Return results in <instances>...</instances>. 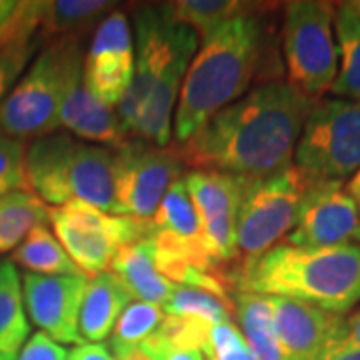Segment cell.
Returning a JSON list of instances; mask_svg holds the SVG:
<instances>
[{"label":"cell","instance_id":"3957f363","mask_svg":"<svg viewBox=\"0 0 360 360\" xmlns=\"http://www.w3.org/2000/svg\"><path fill=\"white\" fill-rule=\"evenodd\" d=\"M266 6L236 16L198 40L172 118L174 144H184L212 116L243 98L266 60Z\"/></svg>","mask_w":360,"mask_h":360},{"label":"cell","instance_id":"e0dca14e","mask_svg":"<svg viewBox=\"0 0 360 360\" xmlns=\"http://www.w3.org/2000/svg\"><path fill=\"white\" fill-rule=\"evenodd\" d=\"M58 127L75 139L106 148H118L127 139L115 108L101 103L80 77L75 89L66 96Z\"/></svg>","mask_w":360,"mask_h":360},{"label":"cell","instance_id":"f35d334b","mask_svg":"<svg viewBox=\"0 0 360 360\" xmlns=\"http://www.w3.org/2000/svg\"><path fill=\"white\" fill-rule=\"evenodd\" d=\"M116 360H153L141 347L134 348H122V350H115L112 352Z\"/></svg>","mask_w":360,"mask_h":360},{"label":"cell","instance_id":"ba28073f","mask_svg":"<svg viewBox=\"0 0 360 360\" xmlns=\"http://www.w3.org/2000/svg\"><path fill=\"white\" fill-rule=\"evenodd\" d=\"M310 184L345 182L360 170V103L316 101L296 142L295 160Z\"/></svg>","mask_w":360,"mask_h":360},{"label":"cell","instance_id":"6da1fadb","mask_svg":"<svg viewBox=\"0 0 360 360\" xmlns=\"http://www.w3.org/2000/svg\"><path fill=\"white\" fill-rule=\"evenodd\" d=\"M316 101L286 80L260 82L212 116L184 144H174L182 167L264 179L292 167L296 142Z\"/></svg>","mask_w":360,"mask_h":360},{"label":"cell","instance_id":"5b68a950","mask_svg":"<svg viewBox=\"0 0 360 360\" xmlns=\"http://www.w3.org/2000/svg\"><path fill=\"white\" fill-rule=\"evenodd\" d=\"M112 165L115 148L89 144L56 130L26 146V186L51 208L84 202L118 214Z\"/></svg>","mask_w":360,"mask_h":360},{"label":"cell","instance_id":"30bf717a","mask_svg":"<svg viewBox=\"0 0 360 360\" xmlns=\"http://www.w3.org/2000/svg\"><path fill=\"white\" fill-rule=\"evenodd\" d=\"M49 224L80 274L89 278L106 272L120 248L146 238L150 231V220L110 214L84 202L49 206Z\"/></svg>","mask_w":360,"mask_h":360},{"label":"cell","instance_id":"7402d4cb","mask_svg":"<svg viewBox=\"0 0 360 360\" xmlns=\"http://www.w3.org/2000/svg\"><path fill=\"white\" fill-rule=\"evenodd\" d=\"M232 314L238 330L257 360H284L274 330V316L269 296L236 290L232 296Z\"/></svg>","mask_w":360,"mask_h":360},{"label":"cell","instance_id":"ab89813d","mask_svg":"<svg viewBox=\"0 0 360 360\" xmlns=\"http://www.w3.org/2000/svg\"><path fill=\"white\" fill-rule=\"evenodd\" d=\"M345 186H347L348 194L352 196L354 205H356V208H359V217H360V170L356 172V174H352V176L348 179V182L345 184Z\"/></svg>","mask_w":360,"mask_h":360},{"label":"cell","instance_id":"4316f807","mask_svg":"<svg viewBox=\"0 0 360 360\" xmlns=\"http://www.w3.org/2000/svg\"><path fill=\"white\" fill-rule=\"evenodd\" d=\"M160 309L165 314L196 319V321L206 322L208 326L232 321V309L224 300H220L219 296L210 295L206 290L188 288V286H176Z\"/></svg>","mask_w":360,"mask_h":360},{"label":"cell","instance_id":"74e56055","mask_svg":"<svg viewBox=\"0 0 360 360\" xmlns=\"http://www.w3.org/2000/svg\"><path fill=\"white\" fill-rule=\"evenodd\" d=\"M322 360H360V347H352V345H347V342L335 340L328 347Z\"/></svg>","mask_w":360,"mask_h":360},{"label":"cell","instance_id":"1f68e13d","mask_svg":"<svg viewBox=\"0 0 360 360\" xmlns=\"http://www.w3.org/2000/svg\"><path fill=\"white\" fill-rule=\"evenodd\" d=\"M25 155V142L16 141L0 130V196L28 188L26 186Z\"/></svg>","mask_w":360,"mask_h":360},{"label":"cell","instance_id":"ac0fdd59","mask_svg":"<svg viewBox=\"0 0 360 360\" xmlns=\"http://www.w3.org/2000/svg\"><path fill=\"white\" fill-rule=\"evenodd\" d=\"M134 298L110 270L90 276L78 319L82 342H103L112 335L116 321Z\"/></svg>","mask_w":360,"mask_h":360},{"label":"cell","instance_id":"60d3db41","mask_svg":"<svg viewBox=\"0 0 360 360\" xmlns=\"http://www.w3.org/2000/svg\"><path fill=\"white\" fill-rule=\"evenodd\" d=\"M352 240H354V243H359V245H360V226H359V231L354 232V238H352Z\"/></svg>","mask_w":360,"mask_h":360},{"label":"cell","instance_id":"9c48e42d","mask_svg":"<svg viewBox=\"0 0 360 360\" xmlns=\"http://www.w3.org/2000/svg\"><path fill=\"white\" fill-rule=\"evenodd\" d=\"M309 184L295 165L264 179H248L236 224L240 270L281 245L295 229Z\"/></svg>","mask_w":360,"mask_h":360},{"label":"cell","instance_id":"83f0119b","mask_svg":"<svg viewBox=\"0 0 360 360\" xmlns=\"http://www.w3.org/2000/svg\"><path fill=\"white\" fill-rule=\"evenodd\" d=\"M162 319L165 312L158 304L132 300L116 321L115 330L110 335V352L141 347L148 336L158 330Z\"/></svg>","mask_w":360,"mask_h":360},{"label":"cell","instance_id":"d6a6232c","mask_svg":"<svg viewBox=\"0 0 360 360\" xmlns=\"http://www.w3.org/2000/svg\"><path fill=\"white\" fill-rule=\"evenodd\" d=\"M206 360H257L234 322H222L210 328Z\"/></svg>","mask_w":360,"mask_h":360},{"label":"cell","instance_id":"8992f818","mask_svg":"<svg viewBox=\"0 0 360 360\" xmlns=\"http://www.w3.org/2000/svg\"><path fill=\"white\" fill-rule=\"evenodd\" d=\"M84 40L46 42L0 106V130L16 141L56 132L66 96L82 77Z\"/></svg>","mask_w":360,"mask_h":360},{"label":"cell","instance_id":"7a4b0ae2","mask_svg":"<svg viewBox=\"0 0 360 360\" xmlns=\"http://www.w3.org/2000/svg\"><path fill=\"white\" fill-rule=\"evenodd\" d=\"M196 49L198 37L174 22L168 4L134 11V77L116 106L127 139L170 146L180 89Z\"/></svg>","mask_w":360,"mask_h":360},{"label":"cell","instance_id":"7c38bea8","mask_svg":"<svg viewBox=\"0 0 360 360\" xmlns=\"http://www.w3.org/2000/svg\"><path fill=\"white\" fill-rule=\"evenodd\" d=\"M184 182L206 250L220 269L231 274L236 286L240 274L236 224L248 179L217 170H191L184 174Z\"/></svg>","mask_w":360,"mask_h":360},{"label":"cell","instance_id":"603a6c76","mask_svg":"<svg viewBox=\"0 0 360 360\" xmlns=\"http://www.w3.org/2000/svg\"><path fill=\"white\" fill-rule=\"evenodd\" d=\"M30 335L22 274L11 258L0 257V354L14 360Z\"/></svg>","mask_w":360,"mask_h":360},{"label":"cell","instance_id":"d4e9b609","mask_svg":"<svg viewBox=\"0 0 360 360\" xmlns=\"http://www.w3.org/2000/svg\"><path fill=\"white\" fill-rule=\"evenodd\" d=\"M39 224H49V206L28 188L0 196V257L13 252Z\"/></svg>","mask_w":360,"mask_h":360},{"label":"cell","instance_id":"cb8c5ba5","mask_svg":"<svg viewBox=\"0 0 360 360\" xmlns=\"http://www.w3.org/2000/svg\"><path fill=\"white\" fill-rule=\"evenodd\" d=\"M11 260L26 272L42 276L80 274L49 224H39L28 232L25 240L11 252Z\"/></svg>","mask_w":360,"mask_h":360},{"label":"cell","instance_id":"7bdbcfd3","mask_svg":"<svg viewBox=\"0 0 360 360\" xmlns=\"http://www.w3.org/2000/svg\"><path fill=\"white\" fill-rule=\"evenodd\" d=\"M0 360H11V359H6V356H2V354H0Z\"/></svg>","mask_w":360,"mask_h":360},{"label":"cell","instance_id":"5bb4252c","mask_svg":"<svg viewBox=\"0 0 360 360\" xmlns=\"http://www.w3.org/2000/svg\"><path fill=\"white\" fill-rule=\"evenodd\" d=\"M359 226V208L345 182H316L309 184L295 229L283 243L296 248H328L352 243Z\"/></svg>","mask_w":360,"mask_h":360},{"label":"cell","instance_id":"44dd1931","mask_svg":"<svg viewBox=\"0 0 360 360\" xmlns=\"http://www.w3.org/2000/svg\"><path fill=\"white\" fill-rule=\"evenodd\" d=\"M338 72L330 86L333 98L360 103V14L354 2L335 4Z\"/></svg>","mask_w":360,"mask_h":360},{"label":"cell","instance_id":"f546056e","mask_svg":"<svg viewBox=\"0 0 360 360\" xmlns=\"http://www.w3.org/2000/svg\"><path fill=\"white\" fill-rule=\"evenodd\" d=\"M42 46L44 44L39 39V34H34V37L14 40L13 44L0 51V106L8 98L16 82L25 75V70Z\"/></svg>","mask_w":360,"mask_h":360},{"label":"cell","instance_id":"484cf974","mask_svg":"<svg viewBox=\"0 0 360 360\" xmlns=\"http://www.w3.org/2000/svg\"><path fill=\"white\" fill-rule=\"evenodd\" d=\"M260 4L238 2V0H179L168 2L174 22L191 28L198 40L206 39L219 26L236 16L257 11Z\"/></svg>","mask_w":360,"mask_h":360},{"label":"cell","instance_id":"f1b7e54d","mask_svg":"<svg viewBox=\"0 0 360 360\" xmlns=\"http://www.w3.org/2000/svg\"><path fill=\"white\" fill-rule=\"evenodd\" d=\"M42 0H0V51L39 32Z\"/></svg>","mask_w":360,"mask_h":360},{"label":"cell","instance_id":"2e32d148","mask_svg":"<svg viewBox=\"0 0 360 360\" xmlns=\"http://www.w3.org/2000/svg\"><path fill=\"white\" fill-rule=\"evenodd\" d=\"M284 360H322L336 340L340 316L292 298L269 296Z\"/></svg>","mask_w":360,"mask_h":360},{"label":"cell","instance_id":"e575fe53","mask_svg":"<svg viewBox=\"0 0 360 360\" xmlns=\"http://www.w3.org/2000/svg\"><path fill=\"white\" fill-rule=\"evenodd\" d=\"M141 348L153 360H206L205 352H200V350L168 347L158 333L148 336L141 345Z\"/></svg>","mask_w":360,"mask_h":360},{"label":"cell","instance_id":"ffe728a7","mask_svg":"<svg viewBox=\"0 0 360 360\" xmlns=\"http://www.w3.org/2000/svg\"><path fill=\"white\" fill-rule=\"evenodd\" d=\"M116 8L106 0H42L39 39L42 44L60 39H86Z\"/></svg>","mask_w":360,"mask_h":360},{"label":"cell","instance_id":"9a60e30c","mask_svg":"<svg viewBox=\"0 0 360 360\" xmlns=\"http://www.w3.org/2000/svg\"><path fill=\"white\" fill-rule=\"evenodd\" d=\"M86 284L89 276L84 274L42 276L25 272L22 292L30 322L58 345H80L78 319Z\"/></svg>","mask_w":360,"mask_h":360},{"label":"cell","instance_id":"836d02e7","mask_svg":"<svg viewBox=\"0 0 360 360\" xmlns=\"http://www.w3.org/2000/svg\"><path fill=\"white\" fill-rule=\"evenodd\" d=\"M14 360H68V350L39 330L28 336Z\"/></svg>","mask_w":360,"mask_h":360},{"label":"cell","instance_id":"d590c367","mask_svg":"<svg viewBox=\"0 0 360 360\" xmlns=\"http://www.w3.org/2000/svg\"><path fill=\"white\" fill-rule=\"evenodd\" d=\"M336 340L352 345V347H360V307L352 310L350 314L340 316Z\"/></svg>","mask_w":360,"mask_h":360},{"label":"cell","instance_id":"52a82bcc","mask_svg":"<svg viewBox=\"0 0 360 360\" xmlns=\"http://www.w3.org/2000/svg\"><path fill=\"white\" fill-rule=\"evenodd\" d=\"M281 42L286 82L310 101L324 98L338 72L335 4L324 0L286 2Z\"/></svg>","mask_w":360,"mask_h":360},{"label":"cell","instance_id":"b9f144b4","mask_svg":"<svg viewBox=\"0 0 360 360\" xmlns=\"http://www.w3.org/2000/svg\"><path fill=\"white\" fill-rule=\"evenodd\" d=\"M354 8H356V11H359V14H360V0H359V2H354Z\"/></svg>","mask_w":360,"mask_h":360},{"label":"cell","instance_id":"8d00e7d4","mask_svg":"<svg viewBox=\"0 0 360 360\" xmlns=\"http://www.w3.org/2000/svg\"><path fill=\"white\" fill-rule=\"evenodd\" d=\"M68 360H116L110 348L101 342H80L72 350H68Z\"/></svg>","mask_w":360,"mask_h":360},{"label":"cell","instance_id":"277c9868","mask_svg":"<svg viewBox=\"0 0 360 360\" xmlns=\"http://www.w3.org/2000/svg\"><path fill=\"white\" fill-rule=\"evenodd\" d=\"M236 290L292 298L345 316L360 307V245L296 248L281 243L240 270Z\"/></svg>","mask_w":360,"mask_h":360},{"label":"cell","instance_id":"8fae6325","mask_svg":"<svg viewBox=\"0 0 360 360\" xmlns=\"http://www.w3.org/2000/svg\"><path fill=\"white\" fill-rule=\"evenodd\" d=\"M176 146H156L153 142L129 139L115 148L116 208L120 217L148 220L155 217L170 184L182 176Z\"/></svg>","mask_w":360,"mask_h":360},{"label":"cell","instance_id":"4fadbf2b","mask_svg":"<svg viewBox=\"0 0 360 360\" xmlns=\"http://www.w3.org/2000/svg\"><path fill=\"white\" fill-rule=\"evenodd\" d=\"M134 77V34L129 16L112 11L92 32L82 63L89 90L106 106L115 108L127 96Z\"/></svg>","mask_w":360,"mask_h":360},{"label":"cell","instance_id":"d6986e66","mask_svg":"<svg viewBox=\"0 0 360 360\" xmlns=\"http://www.w3.org/2000/svg\"><path fill=\"white\" fill-rule=\"evenodd\" d=\"M108 270L129 288L132 298L142 302L162 307L176 288V284L160 276V272L156 270L155 245L148 236L120 248Z\"/></svg>","mask_w":360,"mask_h":360},{"label":"cell","instance_id":"4dcf8cb0","mask_svg":"<svg viewBox=\"0 0 360 360\" xmlns=\"http://www.w3.org/2000/svg\"><path fill=\"white\" fill-rule=\"evenodd\" d=\"M210 328L206 322L188 319V316H176V314H165V319L158 326V335L168 347L172 348H191L206 352L208 348V336Z\"/></svg>","mask_w":360,"mask_h":360}]
</instances>
